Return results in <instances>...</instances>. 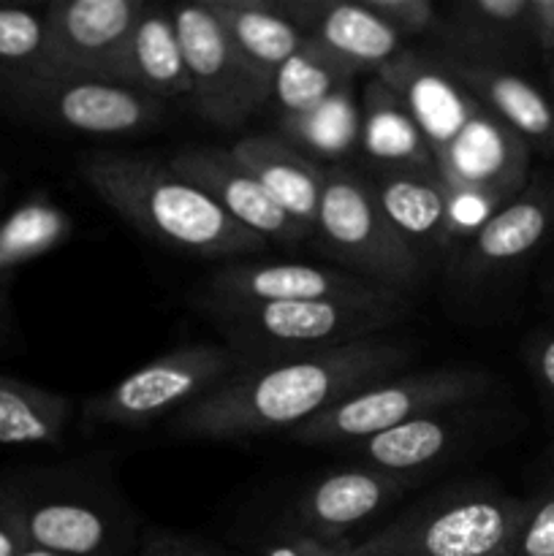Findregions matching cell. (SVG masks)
<instances>
[{
	"label": "cell",
	"mask_w": 554,
	"mask_h": 556,
	"mask_svg": "<svg viewBox=\"0 0 554 556\" xmlns=\"http://www.w3.org/2000/svg\"><path fill=\"white\" fill-rule=\"evenodd\" d=\"M411 362V342L383 334L293 362L242 367L204 400L177 413L172 434L237 443L293 432L356 391L405 372Z\"/></svg>",
	"instance_id": "1"
},
{
	"label": "cell",
	"mask_w": 554,
	"mask_h": 556,
	"mask_svg": "<svg viewBox=\"0 0 554 556\" xmlns=\"http://www.w3.org/2000/svg\"><path fill=\"white\" fill-rule=\"evenodd\" d=\"M81 179L114 215L163 248L226 264L266 250L264 239L239 226L168 163L101 152L81 163Z\"/></svg>",
	"instance_id": "2"
},
{
	"label": "cell",
	"mask_w": 554,
	"mask_h": 556,
	"mask_svg": "<svg viewBox=\"0 0 554 556\" xmlns=\"http://www.w3.org/2000/svg\"><path fill=\"white\" fill-rule=\"evenodd\" d=\"M201 307L215 320L223 345L234 353L239 367L293 362L383 337L411 315L407 296L259 304L204 299Z\"/></svg>",
	"instance_id": "3"
},
{
	"label": "cell",
	"mask_w": 554,
	"mask_h": 556,
	"mask_svg": "<svg viewBox=\"0 0 554 556\" xmlns=\"http://www.w3.org/2000/svg\"><path fill=\"white\" fill-rule=\"evenodd\" d=\"M27 546L58 556H134L139 521L103 465H65L5 478Z\"/></svg>",
	"instance_id": "4"
},
{
	"label": "cell",
	"mask_w": 554,
	"mask_h": 556,
	"mask_svg": "<svg viewBox=\"0 0 554 556\" xmlns=\"http://www.w3.org/2000/svg\"><path fill=\"white\" fill-rule=\"evenodd\" d=\"M527 497L492 481L440 486L353 543L348 556H508Z\"/></svg>",
	"instance_id": "5"
},
{
	"label": "cell",
	"mask_w": 554,
	"mask_h": 556,
	"mask_svg": "<svg viewBox=\"0 0 554 556\" xmlns=\"http://www.w3.org/2000/svg\"><path fill=\"white\" fill-rule=\"evenodd\" d=\"M313 242L337 269L402 296L416 291L429 271L380 210L367 174L353 166H326Z\"/></svg>",
	"instance_id": "6"
},
{
	"label": "cell",
	"mask_w": 554,
	"mask_h": 556,
	"mask_svg": "<svg viewBox=\"0 0 554 556\" xmlns=\"http://www.w3.org/2000/svg\"><path fill=\"white\" fill-rule=\"evenodd\" d=\"M494 386L498 378L481 367H432L413 372L405 369L356 391L288 434L293 443L302 445L345 448L432 410L483 402L492 396Z\"/></svg>",
	"instance_id": "7"
},
{
	"label": "cell",
	"mask_w": 554,
	"mask_h": 556,
	"mask_svg": "<svg viewBox=\"0 0 554 556\" xmlns=\"http://www.w3.org/2000/svg\"><path fill=\"white\" fill-rule=\"evenodd\" d=\"M239 367L234 353L215 342L179 345L152 362L141 364L123 380L90 396L81 416L101 427L144 429L161 418L188 410Z\"/></svg>",
	"instance_id": "8"
},
{
	"label": "cell",
	"mask_w": 554,
	"mask_h": 556,
	"mask_svg": "<svg viewBox=\"0 0 554 556\" xmlns=\"http://www.w3.org/2000/svg\"><path fill=\"white\" fill-rule=\"evenodd\" d=\"M5 106L52 130L81 136L152 134L166 119V103L125 85L79 76H38L0 85Z\"/></svg>",
	"instance_id": "9"
},
{
	"label": "cell",
	"mask_w": 554,
	"mask_h": 556,
	"mask_svg": "<svg viewBox=\"0 0 554 556\" xmlns=\"http://www.w3.org/2000/svg\"><path fill=\"white\" fill-rule=\"evenodd\" d=\"M508 429L511 410L483 405V402H467V405L443 407V410L418 416L389 432L345 445L342 451L351 456V465L427 481L429 472L465 459L473 451L487 448L494 440L505 438Z\"/></svg>",
	"instance_id": "10"
},
{
	"label": "cell",
	"mask_w": 554,
	"mask_h": 556,
	"mask_svg": "<svg viewBox=\"0 0 554 556\" xmlns=\"http://www.w3.org/2000/svg\"><path fill=\"white\" fill-rule=\"evenodd\" d=\"M168 9L185 54L196 112L223 130L242 128L269 103V87L244 65L210 5L179 3Z\"/></svg>",
	"instance_id": "11"
},
{
	"label": "cell",
	"mask_w": 554,
	"mask_h": 556,
	"mask_svg": "<svg viewBox=\"0 0 554 556\" xmlns=\"http://www.w3.org/2000/svg\"><path fill=\"white\" fill-rule=\"evenodd\" d=\"M554 242V172H532L525 188L445 264L462 288H489L525 269Z\"/></svg>",
	"instance_id": "12"
},
{
	"label": "cell",
	"mask_w": 554,
	"mask_h": 556,
	"mask_svg": "<svg viewBox=\"0 0 554 556\" xmlns=\"http://www.w3.org/2000/svg\"><path fill=\"white\" fill-rule=\"evenodd\" d=\"M144 0H54L43 5L52 76L123 85V60Z\"/></svg>",
	"instance_id": "13"
},
{
	"label": "cell",
	"mask_w": 554,
	"mask_h": 556,
	"mask_svg": "<svg viewBox=\"0 0 554 556\" xmlns=\"http://www.w3.org/2000/svg\"><path fill=\"white\" fill-rule=\"evenodd\" d=\"M424 478L364 465L337 467L310 483L282 514V525L326 543H351V532L421 486Z\"/></svg>",
	"instance_id": "14"
},
{
	"label": "cell",
	"mask_w": 554,
	"mask_h": 556,
	"mask_svg": "<svg viewBox=\"0 0 554 556\" xmlns=\"http://www.w3.org/2000/svg\"><path fill=\"white\" fill-rule=\"evenodd\" d=\"M168 166L204 190L228 217L242 228L253 231L266 244L277 242L280 248H299L313 242V233L280 210L275 199L266 193L253 172L223 147H188L168 161Z\"/></svg>",
	"instance_id": "15"
},
{
	"label": "cell",
	"mask_w": 554,
	"mask_h": 556,
	"mask_svg": "<svg viewBox=\"0 0 554 556\" xmlns=\"http://www.w3.org/2000/svg\"><path fill=\"white\" fill-rule=\"evenodd\" d=\"M402 293L373 286L337 266L234 261L212 271L206 299L212 302H313V299H389Z\"/></svg>",
	"instance_id": "16"
},
{
	"label": "cell",
	"mask_w": 554,
	"mask_h": 556,
	"mask_svg": "<svg viewBox=\"0 0 554 556\" xmlns=\"http://www.w3.org/2000/svg\"><path fill=\"white\" fill-rule=\"evenodd\" d=\"M275 3L310 43L329 52L358 76H375L407 49V41H402L362 0H275Z\"/></svg>",
	"instance_id": "17"
},
{
	"label": "cell",
	"mask_w": 554,
	"mask_h": 556,
	"mask_svg": "<svg viewBox=\"0 0 554 556\" xmlns=\"http://www.w3.org/2000/svg\"><path fill=\"white\" fill-rule=\"evenodd\" d=\"M438 54L478 103L525 141L527 150L554 157V96L546 85L530 79L519 65L451 58L440 49Z\"/></svg>",
	"instance_id": "18"
},
{
	"label": "cell",
	"mask_w": 554,
	"mask_h": 556,
	"mask_svg": "<svg viewBox=\"0 0 554 556\" xmlns=\"http://www.w3.org/2000/svg\"><path fill=\"white\" fill-rule=\"evenodd\" d=\"M440 52L462 60L519 65L536 52L532 0H456L440 9Z\"/></svg>",
	"instance_id": "19"
},
{
	"label": "cell",
	"mask_w": 554,
	"mask_h": 556,
	"mask_svg": "<svg viewBox=\"0 0 554 556\" xmlns=\"http://www.w3.org/2000/svg\"><path fill=\"white\" fill-rule=\"evenodd\" d=\"M364 172H438L416 119L380 76L358 90V147Z\"/></svg>",
	"instance_id": "20"
},
{
	"label": "cell",
	"mask_w": 554,
	"mask_h": 556,
	"mask_svg": "<svg viewBox=\"0 0 554 556\" xmlns=\"http://www.w3.org/2000/svg\"><path fill=\"white\" fill-rule=\"evenodd\" d=\"M380 210L427 266H443L449 185L438 172H364Z\"/></svg>",
	"instance_id": "21"
},
{
	"label": "cell",
	"mask_w": 554,
	"mask_h": 556,
	"mask_svg": "<svg viewBox=\"0 0 554 556\" xmlns=\"http://www.w3.org/2000/svg\"><path fill=\"white\" fill-rule=\"evenodd\" d=\"M231 150L259 177L280 210L313 233L326 185V166L302 155L277 134L244 136Z\"/></svg>",
	"instance_id": "22"
},
{
	"label": "cell",
	"mask_w": 554,
	"mask_h": 556,
	"mask_svg": "<svg viewBox=\"0 0 554 556\" xmlns=\"http://www.w3.org/2000/svg\"><path fill=\"white\" fill-rule=\"evenodd\" d=\"M204 3L231 38L244 65L272 92L277 71L307 43V38L277 9L275 0H204Z\"/></svg>",
	"instance_id": "23"
},
{
	"label": "cell",
	"mask_w": 554,
	"mask_h": 556,
	"mask_svg": "<svg viewBox=\"0 0 554 556\" xmlns=\"http://www.w3.org/2000/svg\"><path fill=\"white\" fill-rule=\"evenodd\" d=\"M123 85L168 103L190 98V79L168 5L144 3L123 60Z\"/></svg>",
	"instance_id": "24"
},
{
	"label": "cell",
	"mask_w": 554,
	"mask_h": 556,
	"mask_svg": "<svg viewBox=\"0 0 554 556\" xmlns=\"http://www.w3.org/2000/svg\"><path fill=\"white\" fill-rule=\"evenodd\" d=\"M277 136L320 166H348L358 147L356 81L337 90L313 112L277 119Z\"/></svg>",
	"instance_id": "25"
},
{
	"label": "cell",
	"mask_w": 554,
	"mask_h": 556,
	"mask_svg": "<svg viewBox=\"0 0 554 556\" xmlns=\"http://www.w3.org/2000/svg\"><path fill=\"white\" fill-rule=\"evenodd\" d=\"M71 418V400L0 375V443L58 445Z\"/></svg>",
	"instance_id": "26"
},
{
	"label": "cell",
	"mask_w": 554,
	"mask_h": 556,
	"mask_svg": "<svg viewBox=\"0 0 554 556\" xmlns=\"http://www.w3.org/2000/svg\"><path fill=\"white\" fill-rule=\"evenodd\" d=\"M356 79V71L307 41L277 71L269 103L275 106L277 119L299 117L304 112H313L326 98H331L345 85H353Z\"/></svg>",
	"instance_id": "27"
},
{
	"label": "cell",
	"mask_w": 554,
	"mask_h": 556,
	"mask_svg": "<svg viewBox=\"0 0 554 556\" xmlns=\"http://www.w3.org/2000/svg\"><path fill=\"white\" fill-rule=\"evenodd\" d=\"M71 231L74 223L68 212L43 195H33L11 210L0 217V280H9L16 266L30 264L68 242Z\"/></svg>",
	"instance_id": "28"
},
{
	"label": "cell",
	"mask_w": 554,
	"mask_h": 556,
	"mask_svg": "<svg viewBox=\"0 0 554 556\" xmlns=\"http://www.w3.org/2000/svg\"><path fill=\"white\" fill-rule=\"evenodd\" d=\"M52 76L43 9L0 5V85Z\"/></svg>",
	"instance_id": "29"
},
{
	"label": "cell",
	"mask_w": 554,
	"mask_h": 556,
	"mask_svg": "<svg viewBox=\"0 0 554 556\" xmlns=\"http://www.w3.org/2000/svg\"><path fill=\"white\" fill-rule=\"evenodd\" d=\"M508 556H554V481L527 497L525 519L516 530Z\"/></svg>",
	"instance_id": "30"
},
{
	"label": "cell",
	"mask_w": 554,
	"mask_h": 556,
	"mask_svg": "<svg viewBox=\"0 0 554 556\" xmlns=\"http://www.w3.org/2000/svg\"><path fill=\"white\" fill-rule=\"evenodd\" d=\"M378 20H383L402 41L435 36L440 27V5L432 0H362Z\"/></svg>",
	"instance_id": "31"
},
{
	"label": "cell",
	"mask_w": 554,
	"mask_h": 556,
	"mask_svg": "<svg viewBox=\"0 0 554 556\" xmlns=\"http://www.w3.org/2000/svg\"><path fill=\"white\" fill-rule=\"evenodd\" d=\"M353 543H326L277 521L275 530L261 538L255 556H348Z\"/></svg>",
	"instance_id": "32"
},
{
	"label": "cell",
	"mask_w": 554,
	"mask_h": 556,
	"mask_svg": "<svg viewBox=\"0 0 554 556\" xmlns=\"http://www.w3.org/2000/svg\"><path fill=\"white\" fill-rule=\"evenodd\" d=\"M525 364L538 394L549 407H554V324L538 329L525 342Z\"/></svg>",
	"instance_id": "33"
},
{
	"label": "cell",
	"mask_w": 554,
	"mask_h": 556,
	"mask_svg": "<svg viewBox=\"0 0 554 556\" xmlns=\"http://www.w3.org/2000/svg\"><path fill=\"white\" fill-rule=\"evenodd\" d=\"M134 556H226L221 548L199 541V538L182 535V532L150 530L139 538Z\"/></svg>",
	"instance_id": "34"
},
{
	"label": "cell",
	"mask_w": 554,
	"mask_h": 556,
	"mask_svg": "<svg viewBox=\"0 0 554 556\" xmlns=\"http://www.w3.org/2000/svg\"><path fill=\"white\" fill-rule=\"evenodd\" d=\"M27 548L25 530H22L20 510L9 483L0 476V556H20Z\"/></svg>",
	"instance_id": "35"
},
{
	"label": "cell",
	"mask_w": 554,
	"mask_h": 556,
	"mask_svg": "<svg viewBox=\"0 0 554 556\" xmlns=\"http://www.w3.org/2000/svg\"><path fill=\"white\" fill-rule=\"evenodd\" d=\"M532 43L543 68H554V0H532Z\"/></svg>",
	"instance_id": "36"
},
{
	"label": "cell",
	"mask_w": 554,
	"mask_h": 556,
	"mask_svg": "<svg viewBox=\"0 0 554 556\" xmlns=\"http://www.w3.org/2000/svg\"><path fill=\"white\" fill-rule=\"evenodd\" d=\"M543 288H546L549 304H552V309H554V250H552V258H549V264H546V277H543Z\"/></svg>",
	"instance_id": "37"
},
{
	"label": "cell",
	"mask_w": 554,
	"mask_h": 556,
	"mask_svg": "<svg viewBox=\"0 0 554 556\" xmlns=\"http://www.w3.org/2000/svg\"><path fill=\"white\" fill-rule=\"evenodd\" d=\"M5 282L9 280H0V326H3V315H5Z\"/></svg>",
	"instance_id": "38"
},
{
	"label": "cell",
	"mask_w": 554,
	"mask_h": 556,
	"mask_svg": "<svg viewBox=\"0 0 554 556\" xmlns=\"http://www.w3.org/2000/svg\"><path fill=\"white\" fill-rule=\"evenodd\" d=\"M20 556H58V554H52V552H43V548H36V546H27L25 552H22Z\"/></svg>",
	"instance_id": "39"
},
{
	"label": "cell",
	"mask_w": 554,
	"mask_h": 556,
	"mask_svg": "<svg viewBox=\"0 0 554 556\" xmlns=\"http://www.w3.org/2000/svg\"><path fill=\"white\" fill-rule=\"evenodd\" d=\"M546 87L552 90V96H554V68L546 71Z\"/></svg>",
	"instance_id": "40"
},
{
	"label": "cell",
	"mask_w": 554,
	"mask_h": 556,
	"mask_svg": "<svg viewBox=\"0 0 554 556\" xmlns=\"http://www.w3.org/2000/svg\"><path fill=\"white\" fill-rule=\"evenodd\" d=\"M549 467H552V481H554V445L552 451H549Z\"/></svg>",
	"instance_id": "41"
}]
</instances>
